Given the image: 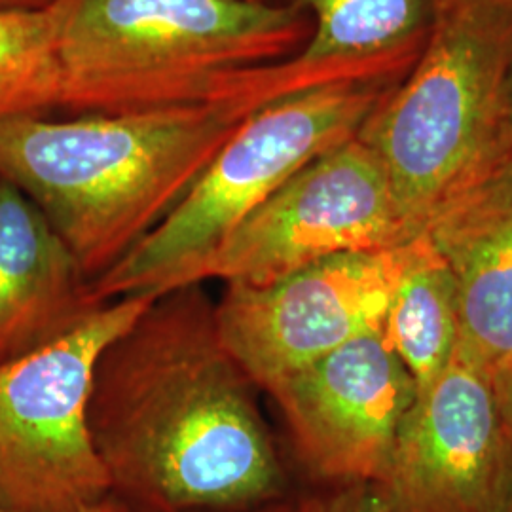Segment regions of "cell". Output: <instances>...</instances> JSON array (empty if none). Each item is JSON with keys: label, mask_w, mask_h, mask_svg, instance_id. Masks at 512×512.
I'll use <instances>...</instances> for the list:
<instances>
[{"label": "cell", "mask_w": 512, "mask_h": 512, "mask_svg": "<svg viewBox=\"0 0 512 512\" xmlns=\"http://www.w3.org/2000/svg\"><path fill=\"white\" fill-rule=\"evenodd\" d=\"M202 283L156 300L97 357L88 427L129 512H238L287 499L256 391Z\"/></svg>", "instance_id": "6da1fadb"}, {"label": "cell", "mask_w": 512, "mask_h": 512, "mask_svg": "<svg viewBox=\"0 0 512 512\" xmlns=\"http://www.w3.org/2000/svg\"><path fill=\"white\" fill-rule=\"evenodd\" d=\"M243 120L217 103L0 118V179L37 205L93 281L179 205Z\"/></svg>", "instance_id": "7a4b0ae2"}, {"label": "cell", "mask_w": 512, "mask_h": 512, "mask_svg": "<svg viewBox=\"0 0 512 512\" xmlns=\"http://www.w3.org/2000/svg\"><path fill=\"white\" fill-rule=\"evenodd\" d=\"M311 19L270 0H73L59 38L63 109L207 103L232 74L296 54Z\"/></svg>", "instance_id": "3957f363"}, {"label": "cell", "mask_w": 512, "mask_h": 512, "mask_svg": "<svg viewBox=\"0 0 512 512\" xmlns=\"http://www.w3.org/2000/svg\"><path fill=\"white\" fill-rule=\"evenodd\" d=\"M511 69V14L486 0H439L420 57L355 135L420 232L444 203L511 162L503 135Z\"/></svg>", "instance_id": "277c9868"}, {"label": "cell", "mask_w": 512, "mask_h": 512, "mask_svg": "<svg viewBox=\"0 0 512 512\" xmlns=\"http://www.w3.org/2000/svg\"><path fill=\"white\" fill-rule=\"evenodd\" d=\"M395 84L319 88L249 114L179 205L120 262L90 281L93 300L160 296L190 285L203 262L283 184L353 139Z\"/></svg>", "instance_id": "5b68a950"}, {"label": "cell", "mask_w": 512, "mask_h": 512, "mask_svg": "<svg viewBox=\"0 0 512 512\" xmlns=\"http://www.w3.org/2000/svg\"><path fill=\"white\" fill-rule=\"evenodd\" d=\"M154 300L107 302L63 338L0 365V509L86 512L109 497L88 427L93 368Z\"/></svg>", "instance_id": "8992f818"}, {"label": "cell", "mask_w": 512, "mask_h": 512, "mask_svg": "<svg viewBox=\"0 0 512 512\" xmlns=\"http://www.w3.org/2000/svg\"><path fill=\"white\" fill-rule=\"evenodd\" d=\"M418 234L380 160L353 137L300 169L243 220L192 283L268 287L330 256L389 249Z\"/></svg>", "instance_id": "52a82bcc"}, {"label": "cell", "mask_w": 512, "mask_h": 512, "mask_svg": "<svg viewBox=\"0 0 512 512\" xmlns=\"http://www.w3.org/2000/svg\"><path fill=\"white\" fill-rule=\"evenodd\" d=\"M344 253L268 287L226 285L217 302L220 336L258 389L366 334H382L385 313L421 247Z\"/></svg>", "instance_id": "ba28073f"}, {"label": "cell", "mask_w": 512, "mask_h": 512, "mask_svg": "<svg viewBox=\"0 0 512 512\" xmlns=\"http://www.w3.org/2000/svg\"><path fill=\"white\" fill-rule=\"evenodd\" d=\"M395 512H507L512 425L494 378L456 353L410 408L378 484Z\"/></svg>", "instance_id": "9c48e42d"}, {"label": "cell", "mask_w": 512, "mask_h": 512, "mask_svg": "<svg viewBox=\"0 0 512 512\" xmlns=\"http://www.w3.org/2000/svg\"><path fill=\"white\" fill-rule=\"evenodd\" d=\"M319 486L380 484L418 387L382 334H366L266 389Z\"/></svg>", "instance_id": "30bf717a"}, {"label": "cell", "mask_w": 512, "mask_h": 512, "mask_svg": "<svg viewBox=\"0 0 512 512\" xmlns=\"http://www.w3.org/2000/svg\"><path fill=\"white\" fill-rule=\"evenodd\" d=\"M311 19L296 54L224 78L207 103L247 118L296 93L399 82L420 57L439 0H289Z\"/></svg>", "instance_id": "8fae6325"}, {"label": "cell", "mask_w": 512, "mask_h": 512, "mask_svg": "<svg viewBox=\"0 0 512 512\" xmlns=\"http://www.w3.org/2000/svg\"><path fill=\"white\" fill-rule=\"evenodd\" d=\"M423 232L456 283L459 353L501 384L512 372V160L439 207Z\"/></svg>", "instance_id": "7c38bea8"}, {"label": "cell", "mask_w": 512, "mask_h": 512, "mask_svg": "<svg viewBox=\"0 0 512 512\" xmlns=\"http://www.w3.org/2000/svg\"><path fill=\"white\" fill-rule=\"evenodd\" d=\"M99 306L50 220L0 179V365L63 338Z\"/></svg>", "instance_id": "4fadbf2b"}, {"label": "cell", "mask_w": 512, "mask_h": 512, "mask_svg": "<svg viewBox=\"0 0 512 512\" xmlns=\"http://www.w3.org/2000/svg\"><path fill=\"white\" fill-rule=\"evenodd\" d=\"M421 247L391 298L384 319V338L418 395L452 363L459 348L456 283L431 241L421 232Z\"/></svg>", "instance_id": "5bb4252c"}, {"label": "cell", "mask_w": 512, "mask_h": 512, "mask_svg": "<svg viewBox=\"0 0 512 512\" xmlns=\"http://www.w3.org/2000/svg\"><path fill=\"white\" fill-rule=\"evenodd\" d=\"M73 0L0 12V118L63 109L59 38Z\"/></svg>", "instance_id": "9a60e30c"}, {"label": "cell", "mask_w": 512, "mask_h": 512, "mask_svg": "<svg viewBox=\"0 0 512 512\" xmlns=\"http://www.w3.org/2000/svg\"><path fill=\"white\" fill-rule=\"evenodd\" d=\"M294 505L296 512H395L378 484L319 486Z\"/></svg>", "instance_id": "2e32d148"}, {"label": "cell", "mask_w": 512, "mask_h": 512, "mask_svg": "<svg viewBox=\"0 0 512 512\" xmlns=\"http://www.w3.org/2000/svg\"><path fill=\"white\" fill-rule=\"evenodd\" d=\"M503 135H505V152L507 158L512 160V69L507 84V101H505V126H503Z\"/></svg>", "instance_id": "e0dca14e"}, {"label": "cell", "mask_w": 512, "mask_h": 512, "mask_svg": "<svg viewBox=\"0 0 512 512\" xmlns=\"http://www.w3.org/2000/svg\"><path fill=\"white\" fill-rule=\"evenodd\" d=\"M52 0H0V12L10 10H35L50 4Z\"/></svg>", "instance_id": "ac0fdd59"}, {"label": "cell", "mask_w": 512, "mask_h": 512, "mask_svg": "<svg viewBox=\"0 0 512 512\" xmlns=\"http://www.w3.org/2000/svg\"><path fill=\"white\" fill-rule=\"evenodd\" d=\"M86 512H129L128 507L114 495L110 494L103 501H99L97 505H93Z\"/></svg>", "instance_id": "d6986e66"}, {"label": "cell", "mask_w": 512, "mask_h": 512, "mask_svg": "<svg viewBox=\"0 0 512 512\" xmlns=\"http://www.w3.org/2000/svg\"><path fill=\"white\" fill-rule=\"evenodd\" d=\"M499 387V393H501V401H503V406H505V412H507V416H509V420H511L512 425V372L501 382V384H497Z\"/></svg>", "instance_id": "ffe728a7"}, {"label": "cell", "mask_w": 512, "mask_h": 512, "mask_svg": "<svg viewBox=\"0 0 512 512\" xmlns=\"http://www.w3.org/2000/svg\"><path fill=\"white\" fill-rule=\"evenodd\" d=\"M238 512H296V505L291 499H285L281 503H274V505H266V507H258V509H251V511H238Z\"/></svg>", "instance_id": "44dd1931"}, {"label": "cell", "mask_w": 512, "mask_h": 512, "mask_svg": "<svg viewBox=\"0 0 512 512\" xmlns=\"http://www.w3.org/2000/svg\"><path fill=\"white\" fill-rule=\"evenodd\" d=\"M488 4H492L495 8H499V10H503V12H507V14H511L512 16V0H486Z\"/></svg>", "instance_id": "7402d4cb"}, {"label": "cell", "mask_w": 512, "mask_h": 512, "mask_svg": "<svg viewBox=\"0 0 512 512\" xmlns=\"http://www.w3.org/2000/svg\"><path fill=\"white\" fill-rule=\"evenodd\" d=\"M507 512H512V499H511V505H509V511Z\"/></svg>", "instance_id": "603a6c76"}, {"label": "cell", "mask_w": 512, "mask_h": 512, "mask_svg": "<svg viewBox=\"0 0 512 512\" xmlns=\"http://www.w3.org/2000/svg\"><path fill=\"white\" fill-rule=\"evenodd\" d=\"M0 512H6V511H4V509H0Z\"/></svg>", "instance_id": "cb8c5ba5"}]
</instances>
